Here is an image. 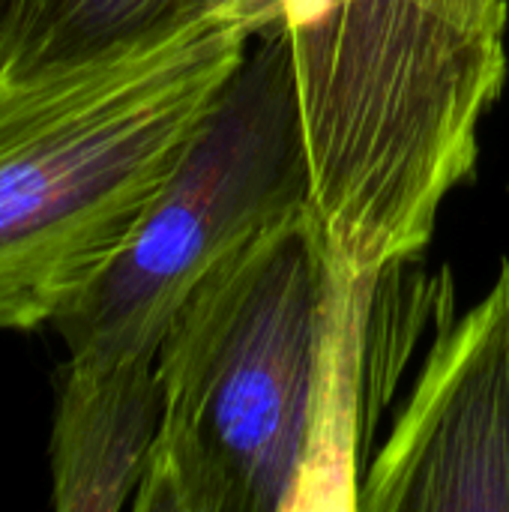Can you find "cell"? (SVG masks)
<instances>
[{
  "mask_svg": "<svg viewBox=\"0 0 509 512\" xmlns=\"http://www.w3.org/2000/svg\"><path fill=\"white\" fill-rule=\"evenodd\" d=\"M387 282L342 276L309 204L222 255L162 339V423L132 510H357Z\"/></svg>",
  "mask_w": 509,
  "mask_h": 512,
  "instance_id": "6da1fadb",
  "label": "cell"
},
{
  "mask_svg": "<svg viewBox=\"0 0 509 512\" xmlns=\"http://www.w3.org/2000/svg\"><path fill=\"white\" fill-rule=\"evenodd\" d=\"M288 45L309 207L348 279L432 240L509 75V0H210Z\"/></svg>",
  "mask_w": 509,
  "mask_h": 512,
  "instance_id": "7a4b0ae2",
  "label": "cell"
},
{
  "mask_svg": "<svg viewBox=\"0 0 509 512\" xmlns=\"http://www.w3.org/2000/svg\"><path fill=\"white\" fill-rule=\"evenodd\" d=\"M252 39L204 6L90 54L0 66V330L54 324L108 270Z\"/></svg>",
  "mask_w": 509,
  "mask_h": 512,
  "instance_id": "3957f363",
  "label": "cell"
},
{
  "mask_svg": "<svg viewBox=\"0 0 509 512\" xmlns=\"http://www.w3.org/2000/svg\"><path fill=\"white\" fill-rule=\"evenodd\" d=\"M309 204V165L279 33L255 36L123 252L54 321L75 363L156 360L207 270L270 219Z\"/></svg>",
  "mask_w": 509,
  "mask_h": 512,
  "instance_id": "277c9868",
  "label": "cell"
},
{
  "mask_svg": "<svg viewBox=\"0 0 509 512\" xmlns=\"http://www.w3.org/2000/svg\"><path fill=\"white\" fill-rule=\"evenodd\" d=\"M363 512H509V261L429 351L363 471Z\"/></svg>",
  "mask_w": 509,
  "mask_h": 512,
  "instance_id": "5b68a950",
  "label": "cell"
},
{
  "mask_svg": "<svg viewBox=\"0 0 509 512\" xmlns=\"http://www.w3.org/2000/svg\"><path fill=\"white\" fill-rule=\"evenodd\" d=\"M159 423V357L120 363L69 360L51 429L54 510H132Z\"/></svg>",
  "mask_w": 509,
  "mask_h": 512,
  "instance_id": "8992f818",
  "label": "cell"
},
{
  "mask_svg": "<svg viewBox=\"0 0 509 512\" xmlns=\"http://www.w3.org/2000/svg\"><path fill=\"white\" fill-rule=\"evenodd\" d=\"M204 6L210 0H3L0 66L30 69L90 54L153 33Z\"/></svg>",
  "mask_w": 509,
  "mask_h": 512,
  "instance_id": "52a82bcc",
  "label": "cell"
}]
</instances>
